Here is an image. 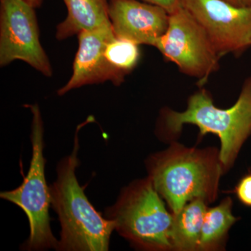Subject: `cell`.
Masks as SVG:
<instances>
[{"label": "cell", "mask_w": 251, "mask_h": 251, "mask_svg": "<svg viewBox=\"0 0 251 251\" xmlns=\"http://www.w3.org/2000/svg\"><path fill=\"white\" fill-rule=\"evenodd\" d=\"M219 151L215 148H187L173 141L166 150L148 157V176L173 214L194 200L207 204L216 201L225 173Z\"/></svg>", "instance_id": "1"}, {"label": "cell", "mask_w": 251, "mask_h": 251, "mask_svg": "<svg viewBox=\"0 0 251 251\" xmlns=\"http://www.w3.org/2000/svg\"><path fill=\"white\" fill-rule=\"evenodd\" d=\"M186 125L199 128L198 138L208 133L219 137L220 159L224 173L228 171L251 135V76L244 81L239 98L230 108L215 106L210 93L203 88L188 98L184 111L163 108L156 126L157 137L171 142L176 139Z\"/></svg>", "instance_id": "2"}, {"label": "cell", "mask_w": 251, "mask_h": 251, "mask_svg": "<svg viewBox=\"0 0 251 251\" xmlns=\"http://www.w3.org/2000/svg\"><path fill=\"white\" fill-rule=\"evenodd\" d=\"M91 122L87 120L77 126L72 152L59 161L57 179L49 186L51 206L61 226L58 251H108L115 230V223L96 210L77 179L76 169L80 165L78 133Z\"/></svg>", "instance_id": "3"}, {"label": "cell", "mask_w": 251, "mask_h": 251, "mask_svg": "<svg viewBox=\"0 0 251 251\" xmlns=\"http://www.w3.org/2000/svg\"><path fill=\"white\" fill-rule=\"evenodd\" d=\"M115 231L137 250L173 251L171 234L174 215L147 176L122 188L116 202L105 209Z\"/></svg>", "instance_id": "4"}, {"label": "cell", "mask_w": 251, "mask_h": 251, "mask_svg": "<svg viewBox=\"0 0 251 251\" xmlns=\"http://www.w3.org/2000/svg\"><path fill=\"white\" fill-rule=\"evenodd\" d=\"M25 106L29 108L32 114L30 134L32 153L30 166L21 186L11 191L1 192L0 198L19 206L27 216L29 236L23 244L24 250H57L58 239L54 237L50 227V193L45 176L44 121L37 103Z\"/></svg>", "instance_id": "5"}, {"label": "cell", "mask_w": 251, "mask_h": 251, "mask_svg": "<svg viewBox=\"0 0 251 251\" xmlns=\"http://www.w3.org/2000/svg\"><path fill=\"white\" fill-rule=\"evenodd\" d=\"M153 47L182 74L197 78L201 86L220 67L221 56L201 25L184 6L170 14L168 29Z\"/></svg>", "instance_id": "6"}, {"label": "cell", "mask_w": 251, "mask_h": 251, "mask_svg": "<svg viewBox=\"0 0 251 251\" xmlns=\"http://www.w3.org/2000/svg\"><path fill=\"white\" fill-rule=\"evenodd\" d=\"M34 9L23 0H1L0 65L22 60L45 76L51 77L52 69L41 44Z\"/></svg>", "instance_id": "7"}, {"label": "cell", "mask_w": 251, "mask_h": 251, "mask_svg": "<svg viewBox=\"0 0 251 251\" xmlns=\"http://www.w3.org/2000/svg\"><path fill=\"white\" fill-rule=\"evenodd\" d=\"M182 6L206 31L219 55H239L251 46V7L223 0H182Z\"/></svg>", "instance_id": "8"}, {"label": "cell", "mask_w": 251, "mask_h": 251, "mask_svg": "<svg viewBox=\"0 0 251 251\" xmlns=\"http://www.w3.org/2000/svg\"><path fill=\"white\" fill-rule=\"evenodd\" d=\"M77 36L79 46L72 77L57 91V94L63 96L74 89L106 81L116 86L121 85L124 81L112 69L105 56L109 41L116 36L112 25L83 31Z\"/></svg>", "instance_id": "9"}, {"label": "cell", "mask_w": 251, "mask_h": 251, "mask_svg": "<svg viewBox=\"0 0 251 251\" xmlns=\"http://www.w3.org/2000/svg\"><path fill=\"white\" fill-rule=\"evenodd\" d=\"M108 6L117 37L154 46L168 29L170 14L161 6L140 0H108Z\"/></svg>", "instance_id": "10"}, {"label": "cell", "mask_w": 251, "mask_h": 251, "mask_svg": "<svg viewBox=\"0 0 251 251\" xmlns=\"http://www.w3.org/2000/svg\"><path fill=\"white\" fill-rule=\"evenodd\" d=\"M68 15L57 27L59 41L78 35L82 31L92 30L111 24L108 14V0H63Z\"/></svg>", "instance_id": "11"}, {"label": "cell", "mask_w": 251, "mask_h": 251, "mask_svg": "<svg viewBox=\"0 0 251 251\" xmlns=\"http://www.w3.org/2000/svg\"><path fill=\"white\" fill-rule=\"evenodd\" d=\"M208 204L201 199L187 203L178 214H173L172 244L173 251L199 250L200 239Z\"/></svg>", "instance_id": "12"}, {"label": "cell", "mask_w": 251, "mask_h": 251, "mask_svg": "<svg viewBox=\"0 0 251 251\" xmlns=\"http://www.w3.org/2000/svg\"><path fill=\"white\" fill-rule=\"evenodd\" d=\"M231 198H225L219 205L207 208L200 239L199 250H222L227 240L229 229L239 220L232 214Z\"/></svg>", "instance_id": "13"}, {"label": "cell", "mask_w": 251, "mask_h": 251, "mask_svg": "<svg viewBox=\"0 0 251 251\" xmlns=\"http://www.w3.org/2000/svg\"><path fill=\"white\" fill-rule=\"evenodd\" d=\"M139 44L115 36L109 41L105 56L109 63L122 80L138 65L140 58Z\"/></svg>", "instance_id": "14"}, {"label": "cell", "mask_w": 251, "mask_h": 251, "mask_svg": "<svg viewBox=\"0 0 251 251\" xmlns=\"http://www.w3.org/2000/svg\"><path fill=\"white\" fill-rule=\"evenodd\" d=\"M233 193L242 204L251 207V173L244 175L239 180Z\"/></svg>", "instance_id": "15"}, {"label": "cell", "mask_w": 251, "mask_h": 251, "mask_svg": "<svg viewBox=\"0 0 251 251\" xmlns=\"http://www.w3.org/2000/svg\"><path fill=\"white\" fill-rule=\"evenodd\" d=\"M140 1L161 6L166 9L170 14L183 6L182 0H140Z\"/></svg>", "instance_id": "16"}, {"label": "cell", "mask_w": 251, "mask_h": 251, "mask_svg": "<svg viewBox=\"0 0 251 251\" xmlns=\"http://www.w3.org/2000/svg\"><path fill=\"white\" fill-rule=\"evenodd\" d=\"M239 7H251V0H223Z\"/></svg>", "instance_id": "17"}, {"label": "cell", "mask_w": 251, "mask_h": 251, "mask_svg": "<svg viewBox=\"0 0 251 251\" xmlns=\"http://www.w3.org/2000/svg\"><path fill=\"white\" fill-rule=\"evenodd\" d=\"M23 1H26L28 4L31 5L32 7L36 9V8L40 7L44 0H23Z\"/></svg>", "instance_id": "18"}]
</instances>
